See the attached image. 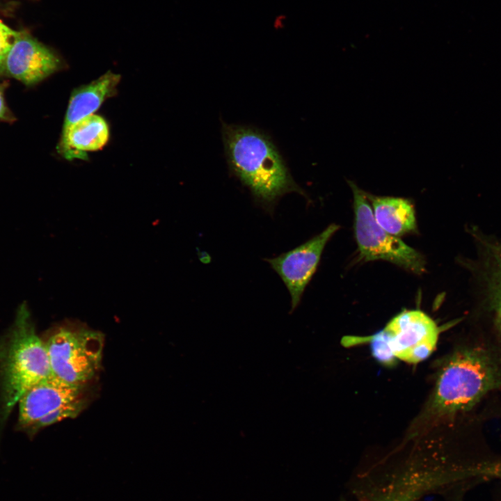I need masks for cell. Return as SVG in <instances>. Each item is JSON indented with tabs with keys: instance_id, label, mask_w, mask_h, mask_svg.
Returning a JSON list of instances; mask_svg holds the SVG:
<instances>
[{
	"instance_id": "cell-1",
	"label": "cell",
	"mask_w": 501,
	"mask_h": 501,
	"mask_svg": "<svg viewBox=\"0 0 501 501\" xmlns=\"http://www.w3.org/2000/svg\"><path fill=\"white\" fill-rule=\"evenodd\" d=\"M222 136L230 170L262 206L271 211L286 193L305 196L267 134L252 127L223 122Z\"/></svg>"
},
{
	"instance_id": "cell-2",
	"label": "cell",
	"mask_w": 501,
	"mask_h": 501,
	"mask_svg": "<svg viewBox=\"0 0 501 501\" xmlns=\"http://www.w3.org/2000/svg\"><path fill=\"white\" fill-rule=\"evenodd\" d=\"M54 376L47 351L35 331L26 301L0 337V429L22 396L33 385Z\"/></svg>"
},
{
	"instance_id": "cell-3",
	"label": "cell",
	"mask_w": 501,
	"mask_h": 501,
	"mask_svg": "<svg viewBox=\"0 0 501 501\" xmlns=\"http://www.w3.org/2000/svg\"><path fill=\"white\" fill-rule=\"evenodd\" d=\"M500 385L501 367L488 351L460 350L441 369L429 411L441 418L468 411Z\"/></svg>"
},
{
	"instance_id": "cell-4",
	"label": "cell",
	"mask_w": 501,
	"mask_h": 501,
	"mask_svg": "<svg viewBox=\"0 0 501 501\" xmlns=\"http://www.w3.org/2000/svg\"><path fill=\"white\" fill-rule=\"evenodd\" d=\"M43 341L52 374L62 381L84 387L100 368L104 337L98 331L62 326Z\"/></svg>"
},
{
	"instance_id": "cell-5",
	"label": "cell",
	"mask_w": 501,
	"mask_h": 501,
	"mask_svg": "<svg viewBox=\"0 0 501 501\" xmlns=\"http://www.w3.org/2000/svg\"><path fill=\"white\" fill-rule=\"evenodd\" d=\"M353 196L354 233L360 256L365 261L383 260L413 273L424 271L425 260L416 250L384 230L376 222L366 192L348 181Z\"/></svg>"
},
{
	"instance_id": "cell-6",
	"label": "cell",
	"mask_w": 501,
	"mask_h": 501,
	"mask_svg": "<svg viewBox=\"0 0 501 501\" xmlns=\"http://www.w3.org/2000/svg\"><path fill=\"white\" fill-rule=\"evenodd\" d=\"M339 228L338 225L331 224L294 249L265 260L280 276L289 293L290 312L299 305L306 286L317 269L326 244Z\"/></svg>"
},
{
	"instance_id": "cell-7",
	"label": "cell",
	"mask_w": 501,
	"mask_h": 501,
	"mask_svg": "<svg viewBox=\"0 0 501 501\" xmlns=\"http://www.w3.org/2000/svg\"><path fill=\"white\" fill-rule=\"evenodd\" d=\"M383 329L396 358L408 363L428 358L435 349L440 333L435 321L418 310L401 312Z\"/></svg>"
},
{
	"instance_id": "cell-8",
	"label": "cell",
	"mask_w": 501,
	"mask_h": 501,
	"mask_svg": "<svg viewBox=\"0 0 501 501\" xmlns=\"http://www.w3.org/2000/svg\"><path fill=\"white\" fill-rule=\"evenodd\" d=\"M82 386L73 385L52 376L30 388L18 401L16 430L32 439L38 425L58 409L81 399Z\"/></svg>"
},
{
	"instance_id": "cell-9",
	"label": "cell",
	"mask_w": 501,
	"mask_h": 501,
	"mask_svg": "<svg viewBox=\"0 0 501 501\" xmlns=\"http://www.w3.org/2000/svg\"><path fill=\"white\" fill-rule=\"evenodd\" d=\"M61 66L57 55L26 32L19 31L3 63L2 72L26 85L35 84Z\"/></svg>"
},
{
	"instance_id": "cell-10",
	"label": "cell",
	"mask_w": 501,
	"mask_h": 501,
	"mask_svg": "<svg viewBox=\"0 0 501 501\" xmlns=\"http://www.w3.org/2000/svg\"><path fill=\"white\" fill-rule=\"evenodd\" d=\"M109 138V129L106 121L94 113L62 131L57 150L66 159H86L87 152L102 149Z\"/></svg>"
},
{
	"instance_id": "cell-11",
	"label": "cell",
	"mask_w": 501,
	"mask_h": 501,
	"mask_svg": "<svg viewBox=\"0 0 501 501\" xmlns=\"http://www.w3.org/2000/svg\"><path fill=\"white\" fill-rule=\"evenodd\" d=\"M120 81L119 74L108 72L90 84L74 89L69 100L62 131L94 114L106 99L116 94Z\"/></svg>"
},
{
	"instance_id": "cell-12",
	"label": "cell",
	"mask_w": 501,
	"mask_h": 501,
	"mask_svg": "<svg viewBox=\"0 0 501 501\" xmlns=\"http://www.w3.org/2000/svg\"><path fill=\"white\" fill-rule=\"evenodd\" d=\"M366 194L377 223L387 232L399 237L416 230L415 210L408 200Z\"/></svg>"
},
{
	"instance_id": "cell-13",
	"label": "cell",
	"mask_w": 501,
	"mask_h": 501,
	"mask_svg": "<svg viewBox=\"0 0 501 501\" xmlns=\"http://www.w3.org/2000/svg\"><path fill=\"white\" fill-rule=\"evenodd\" d=\"M372 356L377 361L386 366H391L396 362L390 343L389 337L384 329L368 337Z\"/></svg>"
},
{
	"instance_id": "cell-14",
	"label": "cell",
	"mask_w": 501,
	"mask_h": 501,
	"mask_svg": "<svg viewBox=\"0 0 501 501\" xmlns=\"http://www.w3.org/2000/svg\"><path fill=\"white\" fill-rule=\"evenodd\" d=\"M19 31L10 28L0 19V73H2L6 57Z\"/></svg>"
},
{
	"instance_id": "cell-15",
	"label": "cell",
	"mask_w": 501,
	"mask_h": 501,
	"mask_svg": "<svg viewBox=\"0 0 501 501\" xmlns=\"http://www.w3.org/2000/svg\"><path fill=\"white\" fill-rule=\"evenodd\" d=\"M493 245L491 248V253L495 269L493 280L501 282V244Z\"/></svg>"
},
{
	"instance_id": "cell-16",
	"label": "cell",
	"mask_w": 501,
	"mask_h": 501,
	"mask_svg": "<svg viewBox=\"0 0 501 501\" xmlns=\"http://www.w3.org/2000/svg\"><path fill=\"white\" fill-rule=\"evenodd\" d=\"M5 83L0 84V120L11 121L13 118L4 100Z\"/></svg>"
},
{
	"instance_id": "cell-17",
	"label": "cell",
	"mask_w": 501,
	"mask_h": 501,
	"mask_svg": "<svg viewBox=\"0 0 501 501\" xmlns=\"http://www.w3.org/2000/svg\"><path fill=\"white\" fill-rule=\"evenodd\" d=\"M490 294L491 302L501 303V282L493 281Z\"/></svg>"
},
{
	"instance_id": "cell-18",
	"label": "cell",
	"mask_w": 501,
	"mask_h": 501,
	"mask_svg": "<svg viewBox=\"0 0 501 501\" xmlns=\"http://www.w3.org/2000/svg\"><path fill=\"white\" fill-rule=\"evenodd\" d=\"M495 314V322L497 327L501 334V303L491 302Z\"/></svg>"
}]
</instances>
